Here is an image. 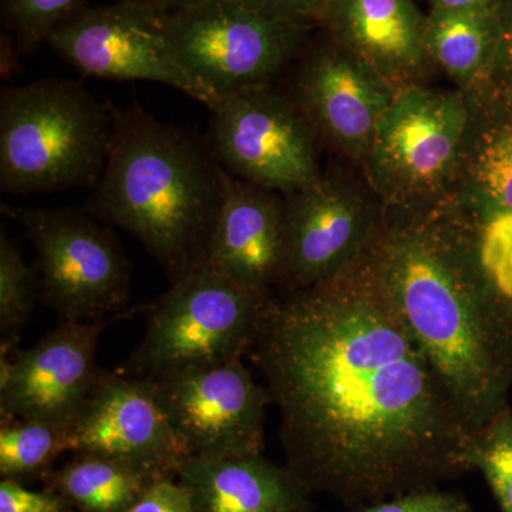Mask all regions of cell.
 Here are the masks:
<instances>
[{
    "mask_svg": "<svg viewBox=\"0 0 512 512\" xmlns=\"http://www.w3.org/2000/svg\"><path fill=\"white\" fill-rule=\"evenodd\" d=\"M251 350L286 467L309 493L353 510L470 471L474 431L365 256L328 284L272 295Z\"/></svg>",
    "mask_w": 512,
    "mask_h": 512,
    "instance_id": "1",
    "label": "cell"
},
{
    "mask_svg": "<svg viewBox=\"0 0 512 512\" xmlns=\"http://www.w3.org/2000/svg\"><path fill=\"white\" fill-rule=\"evenodd\" d=\"M468 427L508 406L512 320L481 254V222L456 195L384 208L365 254Z\"/></svg>",
    "mask_w": 512,
    "mask_h": 512,
    "instance_id": "2",
    "label": "cell"
},
{
    "mask_svg": "<svg viewBox=\"0 0 512 512\" xmlns=\"http://www.w3.org/2000/svg\"><path fill=\"white\" fill-rule=\"evenodd\" d=\"M110 107L109 160L83 208L133 235L174 284L207 265L224 167L190 131L157 120L138 104Z\"/></svg>",
    "mask_w": 512,
    "mask_h": 512,
    "instance_id": "3",
    "label": "cell"
},
{
    "mask_svg": "<svg viewBox=\"0 0 512 512\" xmlns=\"http://www.w3.org/2000/svg\"><path fill=\"white\" fill-rule=\"evenodd\" d=\"M114 136L110 104L82 83L49 77L0 96V187L6 194L93 188Z\"/></svg>",
    "mask_w": 512,
    "mask_h": 512,
    "instance_id": "4",
    "label": "cell"
},
{
    "mask_svg": "<svg viewBox=\"0 0 512 512\" xmlns=\"http://www.w3.org/2000/svg\"><path fill=\"white\" fill-rule=\"evenodd\" d=\"M468 120L466 90L424 84L396 90L363 160L367 183L384 208L421 207L454 195Z\"/></svg>",
    "mask_w": 512,
    "mask_h": 512,
    "instance_id": "5",
    "label": "cell"
},
{
    "mask_svg": "<svg viewBox=\"0 0 512 512\" xmlns=\"http://www.w3.org/2000/svg\"><path fill=\"white\" fill-rule=\"evenodd\" d=\"M269 299L202 266L151 305L146 335L120 373L156 379L242 359L254 345Z\"/></svg>",
    "mask_w": 512,
    "mask_h": 512,
    "instance_id": "6",
    "label": "cell"
},
{
    "mask_svg": "<svg viewBox=\"0 0 512 512\" xmlns=\"http://www.w3.org/2000/svg\"><path fill=\"white\" fill-rule=\"evenodd\" d=\"M36 249L40 299L63 320L96 322L119 315L130 298V264L109 225L84 208H13Z\"/></svg>",
    "mask_w": 512,
    "mask_h": 512,
    "instance_id": "7",
    "label": "cell"
},
{
    "mask_svg": "<svg viewBox=\"0 0 512 512\" xmlns=\"http://www.w3.org/2000/svg\"><path fill=\"white\" fill-rule=\"evenodd\" d=\"M175 55L218 101L271 83L291 62L302 26L255 0H205L163 13Z\"/></svg>",
    "mask_w": 512,
    "mask_h": 512,
    "instance_id": "8",
    "label": "cell"
},
{
    "mask_svg": "<svg viewBox=\"0 0 512 512\" xmlns=\"http://www.w3.org/2000/svg\"><path fill=\"white\" fill-rule=\"evenodd\" d=\"M211 113L212 151L239 180L285 197L322 175L315 128L271 83L222 97Z\"/></svg>",
    "mask_w": 512,
    "mask_h": 512,
    "instance_id": "9",
    "label": "cell"
},
{
    "mask_svg": "<svg viewBox=\"0 0 512 512\" xmlns=\"http://www.w3.org/2000/svg\"><path fill=\"white\" fill-rule=\"evenodd\" d=\"M372 191L346 175L322 173L285 195L282 293L328 284L359 264L382 224L383 205Z\"/></svg>",
    "mask_w": 512,
    "mask_h": 512,
    "instance_id": "10",
    "label": "cell"
},
{
    "mask_svg": "<svg viewBox=\"0 0 512 512\" xmlns=\"http://www.w3.org/2000/svg\"><path fill=\"white\" fill-rule=\"evenodd\" d=\"M47 43L84 76L167 84L210 110L220 103L175 55L163 13L138 3L82 9L53 30Z\"/></svg>",
    "mask_w": 512,
    "mask_h": 512,
    "instance_id": "11",
    "label": "cell"
},
{
    "mask_svg": "<svg viewBox=\"0 0 512 512\" xmlns=\"http://www.w3.org/2000/svg\"><path fill=\"white\" fill-rule=\"evenodd\" d=\"M175 436L190 457L238 458L264 450L266 387L242 359L150 379Z\"/></svg>",
    "mask_w": 512,
    "mask_h": 512,
    "instance_id": "12",
    "label": "cell"
},
{
    "mask_svg": "<svg viewBox=\"0 0 512 512\" xmlns=\"http://www.w3.org/2000/svg\"><path fill=\"white\" fill-rule=\"evenodd\" d=\"M66 429L70 453L110 458L151 481L177 477L190 458L150 379L101 370Z\"/></svg>",
    "mask_w": 512,
    "mask_h": 512,
    "instance_id": "13",
    "label": "cell"
},
{
    "mask_svg": "<svg viewBox=\"0 0 512 512\" xmlns=\"http://www.w3.org/2000/svg\"><path fill=\"white\" fill-rule=\"evenodd\" d=\"M109 320H63L33 348L0 356L2 420L67 426L99 379L96 356Z\"/></svg>",
    "mask_w": 512,
    "mask_h": 512,
    "instance_id": "14",
    "label": "cell"
},
{
    "mask_svg": "<svg viewBox=\"0 0 512 512\" xmlns=\"http://www.w3.org/2000/svg\"><path fill=\"white\" fill-rule=\"evenodd\" d=\"M394 94L379 73L342 46L311 57L296 77L295 100L320 141L352 160H365Z\"/></svg>",
    "mask_w": 512,
    "mask_h": 512,
    "instance_id": "15",
    "label": "cell"
},
{
    "mask_svg": "<svg viewBox=\"0 0 512 512\" xmlns=\"http://www.w3.org/2000/svg\"><path fill=\"white\" fill-rule=\"evenodd\" d=\"M207 266L245 291L264 298L274 295L285 266L284 195L225 170L224 197Z\"/></svg>",
    "mask_w": 512,
    "mask_h": 512,
    "instance_id": "16",
    "label": "cell"
},
{
    "mask_svg": "<svg viewBox=\"0 0 512 512\" xmlns=\"http://www.w3.org/2000/svg\"><path fill=\"white\" fill-rule=\"evenodd\" d=\"M323 13L340 46L394 90L421 84L430 56L426 22L412 0H332Z\"/></svg>",
    "mask_w": 512,
    "mask_h": 512,
    "instance_id": "17",
    "label": "cell"
},
{
    "mask_svg": "<svg viewBox=\"0 0 512 512\" xmlns=\"http://www.w3.org/2000/svg\"><path fill=\"white\" fill-rule=\"evenodd\" d=\"M175 480L195 512H311L309 491L288 467L258 456L190 457Z\"/></svg>",
    "mask_w": 512,
    "mask_h": 512,
    "instance_id": "18",
    "label": "cell"
},
{
    "mask_svg": "<svg viewBox=\"0 0 512 512\" xmlns=\"http://www.w3.org/2000/svg\"><path fill=\"white\" fill-rule=\"evenodd\" d=\"M503 28L494 10H433L426 22V46L461 89L487 74L501 46Z\"/></svg>",
    "mask_w": 512,
    "mask_h": 512,
    "instance_id": "19",
    "label": "cell"
},
{
    "mask_svg": "<svg viewBox=\"0 0 512 512\" xmlns=\"http://www.w3.org/2000/svg\"><path fill=\"white\" fill-rule=\"evenodd\" d=\"M458 178L471 192L457 197L480 220L495 212L512 214V116L487 126L468 120Z\"/></svg>",
    "mask_w": 512,
    "mask_h": 512,
    "instance_id": "20",
    "label": "cell"
},
{
    "mask_svg": "<svg viewBox=\"0 0 512 512\" xmlns=\"http://www.w3.org/2000/svg\"><path fill=\"white\" fill-rule=\"evenodd\" d=\"M46 490L62 497L76 512H123L157 481L134 473L110 458L74 453L63 467L50 471Z\"/></svg>",
    "mask_w": 512,
    "mask_h": 512,
    "instance_id": "21",
    "label": "cell"
},
{
    "mask_svg": "<svg viewBox=\"0 0 512 512\" xmlns=\"http://www.w3.org/2000/svg\"><path fill=\"white\" fill-rule=\"evenodd\" d=\"M70 453L66 426L42 421L5 419L0 427L2 480H45L56 458Z\"/></svg>",
    "mask_w": 512,
    "mask_h": 512,
    "instance_id": "22",
    "label": "cell"
},
{
    "mask_svg": "<svg viewBox=\"0 0 512 512\" xmlns=\"http://www.w3.org/2000/svg\"><path fill=\"white\" fill-rule=\"evenodd\" d=\"M40 296V279L36 266L26 264L16 245L2 234L0 237V356L9 355L29 322L36 299Z\"/></svg>",
    "mask_w": 512,
    "mask_h": 512,
    "instance_id": "23",
    "label": "cell"
},
{
    "mask_svg": "<svg viewBox=\"0 0 512 512\" xmlns=\"http://www.w3.org/2000/svg\"><path fill=\"white\" fill-rule=\"evenodd\" d=\"M470 470L490 485L501 512H512V409L510 404L474 431L468 450Z\"/></svg>",
    "mask_w": 512,
    "mask_h": 512,
    "instance_id": "24",
    "label": "cell"
},
{
    "mask_svg": "<svg viewBox=\"0 0 512 512\" xmlns=\"http://www.w3.org/2000/svg\"><path fill=\"white\" fill-rule=\"evenodd\" d=\"M83 0H6V12L26 49L49 39L53 30L82 8Z\"/></svg>",
    "mask_w": 512,
    "mask_h": 512,
    "instance_id": "25",
    "label": "cell"
},
{
    "mask_svg": "<svg viewBox=\"0 0 512 512\" xmlns=\"http://www.w3.org/2000/svg\"><path fill=\"white\" fill-rule=\"evenodd\" d=\"M350 512H473V508L463 494L441 490L437 485L353 508Z\"/></svg>",
    "mask_w": 512,
    "mask_h": 512,
    "instance_id": "26",
    "label": "cell"
},
{
    "mask_svg": "<svg viewBox=\"0 0 512 512\" xmlns=\"http://www.w3.org/2000/svg\"><path fill=\"white\" fill-rule=\"evenodd\" d=\"M0 512H74L62 497L49 490L32 491L22 483L0 481Z\"/></svg>",
    "mask_w": 512,
    "mask_h": 512,
    "instance_id": "27",
    "label": "cell"
},
{
    "mask_svg": "<svg viewBox=\"0 0 512 512\" xmlns=\"http://www.w3.org/2000/svg\"><path fill=\"white\" fill-rule=\"evenodd\" d=\"M123 512H195L190 495L175 478H165L148 488L147 493Z\"/></svg>",
    "mask_w": 512,
    "mask_h": 512,
    "instance_id": "28",
    "label": "cell"
},
{
    "mask_svg": "<svg viewBox=\"0 0 512 512\" xmlns=\"http://www.w3.org/2000/svg\"><path fill=\"white\" fill-rule=\"evenodd\" d=\"M255 2L282 18L299 22L303 16L325 12L332 0H255Z\"/></svg>",
    "mask_w": 512,
    "mask_h": 512,
    "instance_id": "29",
    "label": "cell"
},
{
    "mask_svg": "<svg viewBox=\"0 0 512 512\" xmlns=\"http://www.w3.org/2000/svg\"><path fill=\"white\" fill-rule=\"evenodd\" d=\"M433 10H494L501 0H427Z\"/></svg>",
    "mask_w": 512,
    "mask_h": 512,
    "instance_id": "30",
    "label": "cell"
},
{
    "mask_svg": "<svg viewBox=\"0 0 512 512\" xmlns=\"http://www.w3.org/2000/svg\"><path fill=\"white\" fill-rule=\"evenodd\" d=\"M127 2L138 3L148 9L157 10L160 13L177 12V10L190 8L205 0H127Z\"/></svg>",
    "mask_w": 512,
    "mask_h": 512,
    "instance_id": "31",
    "label": "cell"
},
{
    "mask_svg": "<svg viewBox=\"0 0 512 512\" xmlns=\"http://www.w3.org/2000/svg\"><path fill=\"white\" fill-rule=\"evenodd\" d=\"M500 50L504 53L505 63L512 74V23L508 28L503 29Z\"/></svg>",
    "mask_w": 512,
    "mask_h": 512,
    "instance_id": "32",
    "label": "cell"
},
{
    "mask_svg": "<svg viewBox=\"0 0 512 512\" xmlns=\"http://www.w3.org/2000/svg\"><path fill=\"white\" fill-rule=\"evenodd\" d=\"M503 292L505 301H507L508 311H510V316L512 320V284L505 286V288L500 289Z\"/></svg>",
    "mask_w": 512,
    "mask_h": 512,
    "instance_id": "33",
    "label": "cell"
}]
</instances>
